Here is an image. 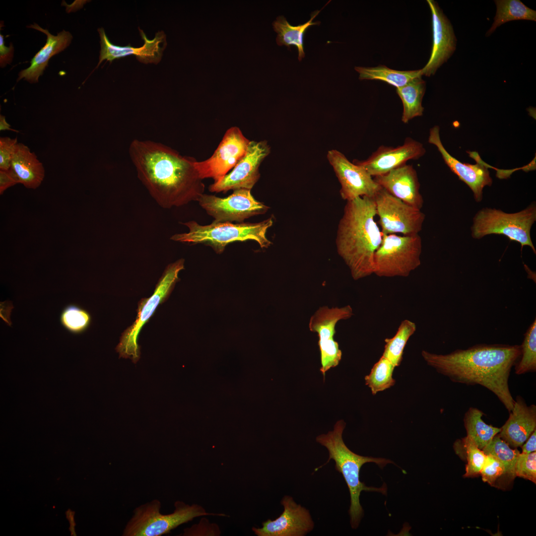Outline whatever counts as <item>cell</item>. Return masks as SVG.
I'll return each mask as SVG.
<instances>
[{"label":"cell","instance_id":"5b68a950","mask_svg":"<svg viewBox=\"0 0 536 536\" xmlns=\"http://www.w3.org/2000/svg\"><path fill=\"white\" fill-rule=\"evenodd\" d=\"M189 232L175 234L171 240L191 244H203L211 247L218 254L223 253L227 245L236 241L254 240L260 247L268 248L271 244L267 237L268 230L272 226L270 217L256 223L217 222L201 225L195 221L182 222Z\"/></svg>","mask_w":536,"mask_h":536},{"label":"cell","instance_id":"4316f807","mask_svg":"<svg viewBox=\"0 0 536 536\" xmlns=\"http://www.w3.org/2000/svg\"><path fill=\"white\" fill-rule=\"evenodd\" d=\"M361 80H379L400 88L406 84L412 79L422 76L421 69L413 70H398L390 68L385 65L375 67H355Z\"/></svg>","mask_w":536,"mask_h":536},{"label":"cell","instance_id":"f1b7e54d","mask_svg":"<svg viewBox=\"0 0 536 536\" xmlns=\"http://www.w3.org/2000/svg\"><path fill=\"white\" fill-rule=\"evenodd\" d=\"M483 414L480 410L470 407L465 413L464 418L467 436L470 437L481 450L489 444L501 430L500 428L486 424L482 419Z\"/></svg>","mask_w":536,"mask_h":536},{"label":"cell","instance_id":"d6986e66","mask_svg":"<svg viewBox=\"0 0 536 536\" xmlns=\"http://www.w3.org/2000/svg\"><path fill=\"white\" fill-rule=\"evenodd\" d=\"M425 152L421 142L406 137L401 145L395 147L381 145L367 159L354 160L353 163L363 168L374 177L402 166L409 160L417 159Z\"/></svg>","mask_w":536,"mask_h":536},{"label":"cell","instance_id":"5bb4252c","mask_svg":"<svg viewBox=\"0 0 536 536\" xmlns=\"http://www.w3.org/2000/svg\"><path fill=\"white\" fill-rule=\"evenodd\" d=\"M270 152V147L267 141H250L243 157L230 173L210 185L209 191L218 193L231 190H251L260 177L261 163Z\"/></svg>","mask_w":536,"mask_h":536},{"label":"cell","instance_id":"d590c367","mask_svg":"<svg viewBox=\"0 0 536 536\" xmlns=\"http://www.w3.org/2000/svg\"><path fill=\"white\" fill-rule=\"evenodd\" d=\"M480 474L484 482L496 487V482L505 477V469L496 458L491 455H486Z\"/></svg>","mask_w":536,"mask_h":536},{"label":"cell","instance_id":"ab89813d","mask_svg":"<svg viewBox=\"0 0 536 536\" xmlns=\"http://www.w3.org/2000/svg\"><path fill=\"white\" fill-rule=\"evenodd\" d=\"M14 48L12 44L9 47L4 45L3 36L0 34V66L3 67L6 65L10 64L13 57Z\"/></svg>","mask_w":536,"mask_h":536},{"label":"cell","instance_id":"52a82bcc","mask_svg":"<svg viewBox=\"0 0 536 536\" xmlns=\"http://www.w3.org/2000/svg\"><path fill=\"white\" fill-rule=\"evenodd\" d=\"M536 220V206L534 203L515 213L485 207L479 210L473 219L472 237L480 239L490 234L503 235L519 243L523 248L528 246L536 253L531 237V228Z\"/></svg>","mask_w":536,"mask_h":536},{"label":"cell","instance_id":"30bf717a","mask_svg":"<svg viewBox=\"0 0 536 536\" xmlns=\"http://www.w3.org/2000/svg\"><path fill=\"white\" fill-rule=\"evenodd\" d=\"M383 235L417 234L422 230L425 214L381 188L374 197Z\"/></svg>","mask_w":536,"mask_h":536},{"label":"cell","instance_id":"44dd1931","mask_svg":"<svg viewBox=\"0 0 536 536\" xmlns=\"http://www.w3.org/2000/svg\"><path fill=\"white\" fill-rule=\"evenodd\" d=\"M373 178L391 195L421 210L423 199L419 192L420 184L416 171L412 165L405 164Z\"/></svg>","mask_w":536,"mask_h":536},{"label":"cell","instance_id":"8d00e7d4","mask_svg":"<svg viewBox=\"0 0 536 536\" xmlns=\"http://www.w3.org/2000/svg\"><path fill=\"white\" fill-rule=\"evenodd\" d=\"M515 475L536 483V452L520 453L515 465Z\"/></svg>","mask_w":536,"mask_h":536},{"label":"cell","instance_id":"9c48e42d","mask_svg":"<svg viewBox=\"0 0 536 536\" xmlns=\"http://www.w3.org/2000/svg\"><path fill=\"white\" fill-rule=\"evenodd\" d=\"M421 252L418 234L383 235L374 254L373 273L379 277H407L420 265Z\"/></svg>","mask_w":536,"mask_h":536},{"label":"cell","instance_id":"f546056e","mask_svg":"<svg viewBox=\"0 0 536 536\" xmlns=\"http://www.w3.org/2000/svg\"><path fill=\"white\" fill-rule=\"evenodd\" d=\"M416 329L414 322L409 320L402 321L396 335L392 338L385 340L386 344L382 356L388 359L395 367L399 366L402 359L404 347Z\"/></svg>","mask_w":536,"mask_h":536},{"label":"cell","instance_id":"1f68e13d","mask_svg":"<svg viewBox=\"0 0 536 536\" xmlns=\"http://www.w3.org/2000/svg\"><path fill=\"white\" fill-rule=\"evenodd\" d=\"M482 450L485 455H491L496 458L504 467L505 477L509 481L514 480L516 477L515 465L520 453L517 449H512L497 434Z\"/></svg>","mask_w":536,"mask_h":536},{"label":"cell","instance_id":"83f0119b","mask_svg":"<svg viewBox=\"0 0 536 536\" xmlns=\"http://www.w3.org/2000/svg\"><path fill=\"white\" fill-rule=\"evenodd\" d=\"M496 12L490 28L486 33L490 36L496 29L509 21L527 20L536 21V11L530 8L519 0H495Z\"/></svg>","mask_w":536,"mask_h":536},{"label":"cell","instance_id":"8fae6325","mask_svg":"<svg viewBox=\"0 0 536 536\" xmlns=\"http://www.w3.org/2000/svg\"><path fill=\"white\" fill-rule=\"evenodd\" d=\"M198 201L217 222H244L251 217L266 213L269 208L256 200L251 190L246 189L234 190L225 198L203 194Z\"/></svg>","mask_w":536,"mask_h":536},{"label":"cell","instance_id":"d4e9b609","mask_svg":"<svg viewBox=\"0 0 536 536\" xmlns=\"http://www.w3.org/2000/svg\"><path fill=\"white\" fill-rule=\"evenodd\" d=\"M322 9L314 11L311 14L310 20L297 26L290 24L282 15L278 16L272 23L273 29L277 34L276 39L277 44L278 46H286L289 49H290L291 46H296L298 52V58L301 61L305 56L303 46L304 35L312 25H320V21L313 22V20Z\"/></svg>","mask_w":536,"mask_h":536},{"label":"cell","instance_id":"f35d334b","mask_svg":"<svg viewBox=\"0 0 536 536\" xmlns=\"http://www.w3.org/2000/svg\"><path fill=\"white\" fill-rule=\"evenodd\" d=\"M18 183V179L11 168L6 170H0V195H2L8 188Z\"/></svg>","mask_w":536,"mask_h":536},{"label":"cell","instance_id":"cb8c5ba5","mask_svg":"<svg viewBox=\"0 0 536 536\" xmlns=\"http://www.w3.org/2000/svg\"><path fill=\"white\" fill-rule=\"evenodd\" d=\"M11 168L16 174L20 184L28 189H36L45 177L43 164L26 145L18 143L13 153Z\"/></svg>","mask_w":536,"mask_h":536},{"label":"cell","instance_id":"b9f144b4","mask_svg":"<svg viewBox=\"0 0 536 536\" xmlns=\"http://www.w3.org/2000/svg\"><path fill=\"white\" fill-rule=\"evenodd\" d=\"M11 131L18 133L19 131L13 130L10 128V125H9L5 120V116L0 115V131Z\"/></svg>","mask_w":536,"mask_h":536},{"label":"cell","instance_id":"ba28073f","mask_svg":"<svg viewBox=\"0 0 536 536\" xmlns=\"http://www.w3.org/2000/svg\"><path fill=\"white\" fill-rule=\"evenodd\" d=\"M185 260L180 259L168 265L156 285L153 294L141 299L138 303L135 321L122 333L116 349L120 357L130 358L136 363L140 357L137 343L138 335L143 326L154 314L159 304L169 296L175 284L179 280V272L184 269Z\"/></svg>","mask_w":536,"mask_h":536},{"label":"cell","instance_id":"6da1fadb","mask_svg":"<svg viewBox=\"0 0 536 536\" xmlns=\"http://www.w3.org/2000/svg\"><path fill=\"white\" fill-rule=\"evenodd\" d=\"M129 152L138 179L161 207L182 206L198 201L204 194L194 157L147 140H133Z\"/></svg>","mask_w":536,"mask_h":536},{"label":"cell","instance_id":"484cf974","mask_svg":"<svg viewBox=\"0 0 536 536\" xmlns=\"http://www.w3.org/2000/svg\"><path fill=\"white\" fill-rule=\"evenodd\" d=\"M421 77H416L403 86L396 88L397 93L403 105L402 121L404 124L423 115L424 108L422 101L426 90V82Z\"/></svg>","mask_w":536,"mask_h":536},{"label":"cell","instance_id":"277c9868","mask_svg":"<svg viewBox=\"0 0 536 536\" xmlns=\"http://www.w3.org/2000/svg\"><path fill=\"white\" fill-rule=\"evenodd\" d=\"M345 423L342 420L335 424L333 431L323 434L316 438V441L325 447L329 452L328 461L315 471L327 464L331 460L335 463V469L341 473L349 489L350 504L348 510L350 523L352 529L358 527L364 516V511L360 503V495L362 491H375L383 494H387L385 484L380 487L367 486L360 480L359 472L362 466L367 463H374L380 468H383L388 464H394L391 460L381 458L363 456L351 451L345 444L342 439V433Z\"/></svg>","mask_w":536,"mask_h":536},{"label":"cell","instance_id":"e0dca14e","mask_svg":"<svg viewBox=\"0 0 536 536\" xmlns=\"http://www.w3.org/2000/svg\"><path fill=\"white\" fill-rule=\"evenodd\" d=\"M281 504L284 510L274 520L268 519L262 523L261 528L253 527L258 536H304L314 528L308 510L297 504L292 497L285 495Z\"/></svg>","mask_w":536,"mask_h":536},{"label":"cell","instance_id":"ac0fdd59","mask_svg":"<svg viewBox=\"0 0 536 536\" xmlns=\"http://www.w3.org/2000/svg\"><path fill=\"white\" fill-rule=\"evenodd\" d=\"M432 14L433 44L431 56L426 65L421 69L422 76H430L454 54L457 39L453 26L444 14L438 3L427 0Z\"/></svg>","mask_w":536,"mask_h":536},{"label":"cell","instance_id":"603a6c76","mask_svg":"<svg viewBox=\"0 0 536 536\" xmlns=\"http://www.w3.org/2000/svg\"><path fill=\"white\" fill-rule=\"evenodd\" d=\"M27 27L40 31L47 36L45 45L32 59L30 66L21 70L18 74L17 81L24 78L32 83L38 82L39 76L43 74L51 58L64 51L69 45L72 36L69 32L65 30L56 36L53 35L47 29L41 28L36 23Z\"/></svg>","mask_w":536,"mask_h":536},{"label":"cell","instance_id":"60d3db41","mask_svg":"<svg viewBox=\"0 0 536 536\" xmlns=\"http://www.w3.org/2000/svg\"><path fill=\"white\" fill-rule=\"evenodd\" d=\"M522 453L529 454L536 451V430H535L526 441L521 446Z\"/></svg>","mask_w":536,"mask_h":536},{"label":"cell","instance_id":"d6a6232c","mask_svg":"<svg viewBox=\"0 0 536 536\" xmlns=\"http://www.w3.org/2000/svg\"><path fill=\"white\" fill-rule=\"evenodd\" d=\"M396 367L387 358L381 356L372 367L370 374L365 377L366 385L373 395L393 386L395 380L393 373Z\"/></svg>","mask_w":536,"mask_h":536},{"label":"cell","instance_id":"3957f363","mask_svg":"<svg viewBox=\"0 0 536 536\" xmlns=\"http://www.w3.org/2000/svg\"><path fill=\"white\" fill-rule=\"evenodd\" d=\"M376 215L374 198L360 197L347 201L339 221L337 252L354 280L373 273L374 254L383 239L375 220Z\"/></svg>","mask_w":536,"mask_h":536},{"label":"cell","instance_id":"4dcf8cb0","mask_svg":"<svg viewBox=\"0 0 536 536\" xmlns=\"http://www.w3.org/2000/svg\"><path fill=\"white\" fill-rule=\"evenodd\" d=\"M458 456L466 459L467 464L464 477H473L480 474L486 455L477 446L473 440L467 436L457 440L454 444Z\"/></svg>","mask_w":536,"mask_h":536},{"label":"cell","instance_id":"7402d4cb","mask_svg":"<svg viewBox=\"0 0 536 536\" xmlns=\"http://www.w3.org/2000/svg\"><path fill=\"white\" fill-rule=\"evenodd\" d=\"M536 427V406L528 405L518 396L515 400L508 419L498 434L510 446L521 447Z\"/></svg>","mask_w":536,"mask_h":536},{"label":"cell","instance_id":"9a60e30c","mask_svg":"<svg viewBox=\"0 0 536 536\" xmlns=\"http://www.w3.org/2000/svg\"><path fill=\"white\" fill-rule=\"evenodd\" d=\"M327 158L340 184L343 200L347 201L360 197L374 198L381 188L363 168L349 161L339 151L329 150Z\"/></svg>","mask_w":536,"mask_h":536},{"label":"cell","instance_id":"4fadbf2b","mask_svg":"<svg viewBox=\"0 0 536 536\" xmlns=\"http://www.w3.org/2000/svg\"><path fill=\"white\" fill-rule=\"evenodd\" d=\"M250 142L237 127H232L225 133L213 154L194 164L201 179H222L245 155Z\"/></svg>","mask_w":536,"mask_h":536},{"label":"cell","instance_id":"e575fe53","mask_svg":"<svg viewBox=\"0 0 536 536\" xmlns=\"http://www.w3.org/2000/svg\"><path fill=\"white\" fill-rule=\"evenodd\" d=\"M521 358L516 363L515 373L524 374L536 370V321L530 326L526 333L523 342L521 345Z\"/></svg>","mask_w":536,"mask_h":536},{"label":"cell","instance_id":"7c38bea8","mask_svg":"<svg viewBox=\"0 0 536 536\" xmlns=\"http://www.w3.org/2000/svg\"><path fill=\"white\" fill-rule=\"evenodd\" d=\"M352 315V309L349 305L331 308L323 306L310 319L309 329L317 333L319 337L320 371L324 378L328 370L339 364L342 357L338 343L334 339L336 324L340 320L350 318Z\"/></svg>","mask_w":536,"mask_h":536},{"label":"cell","instance_id":"8992f818","mask_svg":"<svg viewBox=\"0 0 536 536\" xmlns=\"http://www.w3.org/2000/svg\"><path fill=\"white\" fill-rule=\"evenodd\" d=\"M172 513H160L161 504L158 499L136 507L123 531V536H161L169 533L180 525L195 518L211 515L198 504L190 505L182 501L175 503Z\"/></svg>","mask_w":536,"mask_h":536},{"label":"cell","instance_id":"74e56055","mask_svg":"<svg viewBox=\"0 0 536 536\" xmlns=\"http://www.w3.org/2000/svg\"><path fill=\"white\" fill-rule=\"evenodd\" d=\"M17 143V138L0 137V170H6L11 168L12 157Z\"/></svg>","mask_w":536,"mask_h":536},{"label":"cell","instance_id":"7a4b0ae2","mask_svg":"<svg viewBox=\"0 0 536 536\" xmlns=\"http://www.w3.org/2000/svg\"><path fill=\"white\" fill-rule=\"evenodd\" d=\"M521 354V345L504 344H478L447 354L421 352L428 365L453 382L479 385L491 391L509 412L515 400L508 380Z\"/></svg>","mask_w":536,"mask_h":536},{"label":"cell","instance_id":"836d02e7","mask_svg":"<svg viewBox=\"0 0 536 536\" xmlns=\"http://www.w3.org/2000/svg\"><path fill=\"white\" fill-rule=\"evenodd\" d=\"M60 321L62 326L69 332L75 335L85 332L91 321L90 314L77 305L70 304L62 310Z\"/></svg>","mask_w":536,"mask_h":536},{"label":"cell","instance_id":"ffe728a7","mask_svg":"<svg viewBox=\"0 0 536 536\" xmlns=\"http://www.w3.org/2000/svg\"><path fill=\"white\" fill-rule=\"evenodd\" d=\"M140 35L144 41L143 45L140 48L132 47L130 45L124 47L112 44L107 37L103 28L98 29L100 38L101 50L99 63L95 68L104 61L111 63L115 59L134 55L137 60L142 63H154L157 65L161 60L163 52L167 42L166 35L163 31L155 34L154 38L150 40L145 34L139 27Z\"/></svg>","mask_w":536,"mask_h":536},{"label":"cell","instance_id":"2e32d148","mask_svg":"<svg viewBox=\"0 0 536 536\" xmlns=\"http://www.w3.org/2000/svg\"><path fill=\"white\" fill-rule=\"evenodd\" d=\"M439 132L440 129L438 126L430 129L428 142L437 147L450 170L471 189L476 201H481L484 188L490 186L492 184V179L488 170L489 166L475 152L469 153L470 156L476 161L475 164L462 163L456 159L444 147L440 139Z\"/></svg>","mask_w":536,"mask_h":536}]
</instances>
